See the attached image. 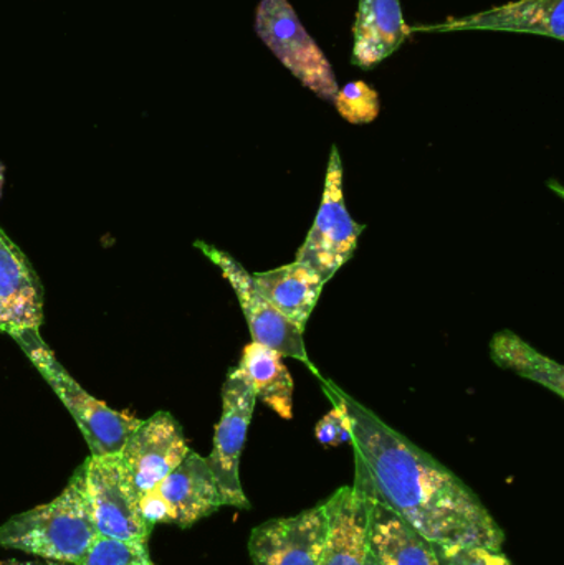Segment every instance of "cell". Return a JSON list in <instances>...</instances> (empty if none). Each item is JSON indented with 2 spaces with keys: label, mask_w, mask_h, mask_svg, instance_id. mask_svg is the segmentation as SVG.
<instances>
[{
  "label": "cell",
  "mask_w": 564,
  "mask_h": 565,
  "mask_svg": "<svg viewBox=\"0 0 564 565\" xmlns=\"http://www.w3.org/2000/svg\"><path fill=\"white\" fill-rule=\"evenodd\" d=\"M189 451L179 422L168 412H156L131 431L118 455L132 491L141 498L161 483Z\"/></svg>",
  "instance_id": "10"
},
{
  "label": "cell",
  "mask_w": 564,
  "mask_h": 565,
  "mask_svg": "<svg viewBox=\"0 0 564 565\" xmlns=\"http://www.w3.org/2000/svg\"><path fill=\"white\" fill-rule=\"evenodd\" d=\"M3 182H6V166L0 162V195H2Z\"/></svg>",
  "instance_id": "26"
},
{
  "label": "cell",
  "mask_w": 564,
  "mask_h": 565,
  "mask_svg": "<svg viewBox=\"0 0 564 565\" xmlns=\"http://www.w3.org/2000/svg\"><path fill=\"white\" fill-rule=\"evenodd\" d=\"M85 470L98 536L148 544L152 526L142 518L139 497L126 478L119 455L86 458Z\"/></svg>",
  "instance_id": "8"
},
{
  "label": "cell",
  "mask_w": 564,
  "mask_h": 565,
  "mask_svg": "<svg viewBox=\"0 0 564 565\" xmlns=\"http://www.w3.org/2000/svg\"><path fill=\"white\" fill-rule=\"evenodd\" d=\"M194 247L199 248L221 270L222 277L234 289L251 328L252 342L267 345L284 358H294L308 364L310 359L305 348L304 331L291 324L272 306L255 285L252 274L245 270L244 265L238 264L227 252L205 242H195Z\"/></svg>",
  "instance_id": "9"
},
{
  "label": "cell",
  "mask_w": 564,
  "mask_h": 565,
  "mask_svg": "<svg viewBox=\"0 0 564 565\" xmlns=\"http://www.w3.org/2000/svg\"><path fill=\"white\" fill-rule=\"evenodd\" d=\"M439 565H512L502 551L462 544L433 543Z\"/></svg>",
  "instance_id": "22"
},
{
  "label": "cell",
  "mask_w": 564,
  "mask_h": 565,
  "mask_svg": "<svg viewBox=\"0 0 564 565\" xmlns=\"http://www.w3.org/2000/svg\"><path fill=\"white\" fill-rule=\"evenodd\" d=\"M363 231V225L348 212L343 194V161L337 146H333L317 218L295 260L307 265L328 282L353 258Z\"/></svg>",
  "instance_id": "5"
},
{
  "label": "cell",
  "mask_w": 564,
  "mask_h": 565,
  "mask_svg": "<svg viewBox=\"0 0 564 565\" xmlns=\"http://www.w3.org/2000/svg\"><path fill=\"white\" fill-rule=\"evenodd\" d=\"M333 401V408L317 424L315 435L324 447L351 444V424L347 411L340 402Z\"/></svg>",
  "instance_id": "23"
},
{
  "label": "cell",
  "mask_w": 564,
  "mask_h": 565,
  "mask_svg": "<svg viewBox=\"0 0 564 565\" xmlns=\"http://www.w3.org/2000/svg\"><path fill=\"white\" fill-rule=\"evenodd\" d=\"M255 404L257 398L244 375L237 367L231 369L222 387V415L215 427L214 448L205 458L221 488L225 507L251 508L242 490L238 467Z\"/></svg>",
  "instance_id": "7"
},
{
  "label": "cell",
  "mask_w": 564,
  "mask_h": 565,
  "mask_svg": "<svg viewBox=\"0 0 564 565\" xmlns=\"http://www.w3.org/2000/svg\"><path fill=\"white\" fill-rule=\"evenodd\" d=\"M324 504L328 537L320 565H363L368 551L370 498L354 487H343Z\"/></svg>",
  "instance_id": "15"
},
{
  "label": "cell",
  "mask_w": 564,
  "mask_h": 565,
  "mask_svg": "<svg viewBox=\"0 0 564 565\" xmlns=\"http://www.w3.org/2000/svg\"><path fill=\"white\" fill-rule=\"evenodd\" d=\"M490 355L500 367L543 385L560 398L564 397L563 365L536 351L515 332H497L490 341Z\"/></svg>",
  "instance_id": "19"
},
{
  "label": "cell",
  "mask_w": 564,
  "mask_h": 565,
  "mask_svg": "<svg viewBox=\"0 0 564 565\" xmlns=\"http://www.w3.org/2000/svg\"><path fill=\"white\" fill-rule=\"evenodd\" d=\"M334 108L341 118L351 125H368L380 116L381 99L370 83L351 82L338 89L333 99Z\"/></svg>",
  "instance_id": "20"
},
{
  "label": "cell",
  "mask_w": 564,
  "mask_h": 565,
  "mask_svg": "<svg viewBox=\"0 0 564 565\" xmlns=\"http://www.w3.org/2000/svg\"><path fill=\"white\" fill-rule=\"evenodd\" d=\"M10 338L20 345L23 354L68 408L88 444L92 457L118 455L141 420L125 412L113 411L105 402L92 397L60 364L39 329H20L12 332Z\"/></svg>",
  "instance_id": "3"
},
{
  "label": "cell",
  "mask_w": 564,
  "mask_h": 565,
  "mask_svg": "<svg viewBox=\"0 0 564 565\" xmlns=\"http://www.w3.org/2000/svg\"><path fill=\"white\" fill-rule=\"evenodd\" d=\"M409 35L401 0H358L351 65L364 72L376 68L396 53Z\"/></svg>",
  "instance_id": "14"
},
{
  "label": "cell",
  "mask_w": 564,
  "mask_h": 565,
  "mask_svg": "<svg viewBox=\"0 0 564 565\" xmlns=\"http://www.w3.org/2000/svg\"><path fill=\"white\" fill-rule=\"evenodd\" d=\"M79 565H155L149 556L148 544L135 541L96 537Z\"/></svg>",
  "instance_id": "21"
},
{
  "label": "cell",
  "mask_w": 564,
  "mask_h": 565,
  "mask_svg": "<svg viewBox=\"0 0 564 565\" xmlns=\"http://www.w3.org/2000/svg\"><path fill=\"white\" fill-rule=\"evenodd\" d=\"M255 32L305 88L333 103L340 89L333 66L305 30L290 0H258Z\"/></svg>",
  "instance_id": "4"
},
{
  "label": "cell",
  "mask_w": 564,
  "mask_h": 565,
  "mask_svg": "<svg viewBox=\"0 0 564 565\" xmlns=\"http://www.w3.org/2000/svg\"><path fill=\"white\" fill-rule=\"evenodd\" d=\"M222 507L224 497L207 460L192 450L161 483L139 498L142 518L152 527L172 523L185 530Z\"/></svg>",
  "instance_id": "6"
},
{
  "label": "cell",
  "mask_w": 564,
  "mask_h": 565,
  "mask_svg": "<svg viewBox=\"0 0 564 565\" xmlns=\"http://www.w3.org/2000/svg\"><path fill=\"white\" fill-rule=\"evenodd\" d=\"M327 537V504L321 503L297 516L255 527L248 553L254 565H320Z\"/></svg>",
  "instance_id": "11"
},
{
  "label": "cell",
  "mask_w": 564,
  "mask_h": 565,
  "mask_svg": "<svg viewBox=\"0 0 564 565\" xmlns=\"http://www.w3.org/2000/svg\"><path fill=\"white\" fill-rule=\"evenodd\" d=\"M368 551L381 565H439L433 543L390 508L370 500Z\"/></svg>",
  "instance_id": "16"
},
{
  "label": "cell",
  "mask_w": 564,
  "mask_h": 565,
  "mask_svg": "<svg viewBox=\"0 0 564 565\" xmlns=\"http://www.w3.org/2000/svg\"><path fill=\"white\" fill-rule=\"evenodd\" d=\"M252 278L272 306L305 332L327 282L297 260L274 270L257 271Z\"/></svg>",
  "instance_id": "17"
},
{
  "label": "cell",
  "mask_w": 564,
  "mask_h": 565,
  "mask_svg": "<svg viewBox=\"0 0 564 565\" xmlns=\"http://www.w3.org/2000/svg\"><path fill=\"white\" fill-rule=\"evenodd\" d=\"M462 30H497V32L532 33L564 40V0H515L486 12L457 17L434 25L409 26V33L462 32Z\"/></svg>",
  "instance_id": "12"
},
{
  "label": "cell",
  "mask_w": 564,
  "mask_h": 565,
  "mask_svg": "<svg viewBox=\"0 0 564 565\" xmlns=\"http://www.w3.org/2000/svg\"><path fill=\"white\" fill-rule=\"evenodd\" d=\"M0 565H65L60 563H53V561H35V563H20V561H6V563H0Z\"/></svg>",
  "instance_id": "24"
},
{
  "label": "cell",
  "mask_w": 564,
  "mask_h": 565,
  "mask_svg": "<svg viewBox=\"0 0 564 565\" xmlns=\"http://www.w3.org/2000/svg\"><path fill=\"white\" fill-rule=\"evenodd\" d=\"M96 537L85 463L55 500L15 514L0 526V547L60 564H82Z\"/></svg>",
  "instance_id": "2"
},
{
  "label": "cell",
  "mask_w": 564,
  "mask_h": 565,
  "mask_svg": "<svg viewBox=\"0 0 564 565\" xmlns=\"http://www.w3.org/2000/svg\"><path fill=\"white\" fill-rule=\"evenodd\" d=\"M324 392L350 417L358 491L400 514L430 543L502 551L506 533L457 475L333 382H324Z\"/></svg>",
  "instance_id": "1"
},
{
  "label": "cell",
  "mask_w": 564,
  "mask_h": 565,
  "mask_svg": "<svg viewBox=\"0 0 564 565\" xmlns=\"http://www.w3.org/2000/svg\"><path fill=\"white\" fill-rule=\"evenodd\" d=\"M363 565H381L380 561L374 557V554L371 551H366V556H364Z\"/></svg>",
  "instance_id": "25"
},
{
  "label": "cell",
  "mask_w": 564,
  "mask_h": 565,
  "mask_svg": "<svg viewBox=\"0 0 564 565\" xmlns=\"http://www.w3.org/2000/svg\"><path fill=\"white\" fill-rule=\"evenodd\" d=\"M238 372L254 391L257 402L267 405L278 417H294V379L284 364V355L267 345L251 342L242 352Z\"/></svg>",
  "instance_id": "18"
},
{
  "label": "cell",
  "mask_w": 564,
  "mask_h": 565,
  "mask_svg": "<svg viewBox=\"0 0 564 565\" xmlns=\"http://www.w3.org/2000/svg\"><path fill=\"white\" fill-rule=\"evenodd\" d=\"M42 281L23 252L0 228V331L12 334L20 329L43 324Z\"/></svg>",
  "instance_id": "13"
}]
</instances>
